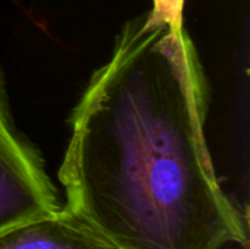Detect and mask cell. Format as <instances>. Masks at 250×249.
I'll use <instances>...</instances> for the list:
<instances>
[{"instance_id": "2", "label": "cell", "mask_w": 250, "mask_h": 249, "mask_svg": "<svg viewBox=\"0 0 250 249\" xmlns=\"http://www.w3.org/2000/svg\"><path fill=\"white\" fill-rule=\"evenodd\" d=\"M62 208L40 153L13 125L0 73V233Z\"/></svg>"}, {"instance_id": "3", "label": "cell", "mask_w": 250, "mask_h": 249, "mask_svg": "<svg viewBox=\"0 0 250 249\" xmlns=\"http://www.w3.org/2000/svg\"><path fill=\"white\" fill-rule=\"evenodd\" d=\"M0 249H116L64 208L0 233Z\"/></svg>"}, {"instance_id": "4", "label": "cell", "mask_w": 250, "mask_h": 249, "mask_svg": "<svg viewBox=\"0 0 250 249\" xmlns=\"http://www.w3.org/2000/svg\"><path fill=\"white\" fill-rule=\"evenodd\" d=\"M183 3L185 0H154V7L151 12L174 23H183Z\"/></svg>"}, {"instance_id": "1", "label": "cell", "mask_w": 250, "mask_h": 249, "mask_svg": "<svg viewBox=\"0 0 250 249\" xmlns=\"http://www.w3.org/2000/svg\"><path fill=\"white\" fill-rule=\"evenodd\" d=\"M208 92L183 23L127 22L70 117L63 208L116 249L248 242L205 138Z\"/></svg>"}]
</instances>
